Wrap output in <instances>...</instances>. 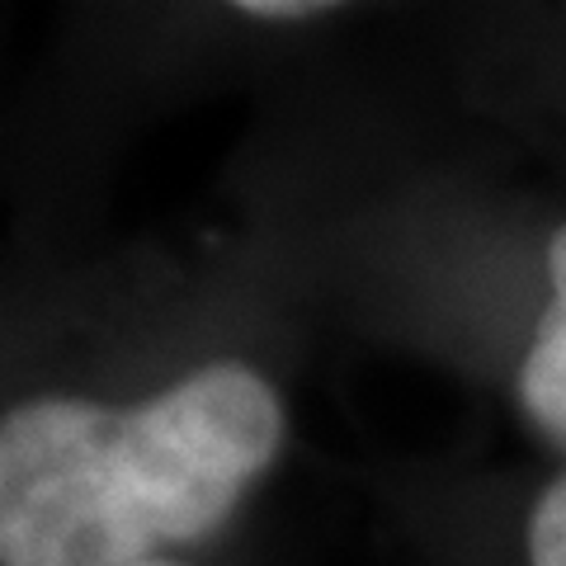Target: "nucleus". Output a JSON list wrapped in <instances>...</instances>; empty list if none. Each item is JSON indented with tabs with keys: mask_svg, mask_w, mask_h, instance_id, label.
Here are the masks:
<instances>
[{
	"mask_svg": "<svg viewBox=\"0 0 566 566\" xmlns=\"http://www.w3.org/2000/svg\"><path fill=\"white\" fill-rule=\"evenodd\" d=\"M245 20H274V24H283V20H316V14H331V6H316V0H245V6H237Z\"/></svg>",
	"mask_w": 566,
	"mask_h": 566,
	"instance_id": "20e7f679",
	"label": "nucleus"
},
{
	"mask_svg": "<svg viewBox=\"0 0 566 566\" xmlns=\"http://www.w3.org/2000/svg\"><path fill=\"white\" fill-rule=\"evenodd\" d=\"M528 562L566 566V476L543 491L534 520H528Z\"/></svg>",
	"mask_w": 566,
	"mask_h": 566,
	"instance_id": "7ed1b4c3",
	"label": "nucleus"
},
{
	"mask_svg": "<svg viewBox=\"0 0 566 566\" xmlns=\"http://www.w3.org/2000/svg\"><path fill=\"white\" fill-rule=\"evenodd\" d=\"M547 279H553V303L538 316L534 345L515 378V397L534 430L566 449V227H557V237L547 241Z\"/></svg>",
	"mask_w": 566,
	"mask_h": 566,
	"instance_id": "f03ea898",
	"label": "nucleus"
},
{
	"mask_svg": "<svg viewBox=\"0 0 566 566\" xmlns=\"http://www.w3.org/2000/svg\"><path fill=\"white\" fill-rule=\"evenodd\" d=\"M142 566H189V562H175V557H161V562H142Z\"/></svg>",
	"mask_w": 566,
	"mask_h": 566,
	"instance_id": "39448f33",
	"label": "nucleus"
},
{
	"mask_svg": "<svg viewBox=\"0 0 566 566\" xmlns=\"http://www.w3.org/2000/svg\"><path fill=\"white\" fill-rule=\"evenodd\" d=\"M283 439L274 382L237 359L142 401H14L0 416V566H142L203 543Z\"/></svg>",
	"mask_w": 566,
	"mask_h": 566,
	"instance_id": "f257e3e1",
	"label": "nucleus"
}]
</instances>
